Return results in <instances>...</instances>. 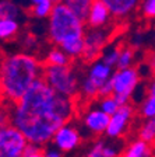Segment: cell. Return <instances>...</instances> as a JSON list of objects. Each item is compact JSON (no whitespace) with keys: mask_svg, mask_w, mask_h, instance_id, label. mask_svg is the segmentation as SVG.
<instances>
[{"mask_svg":"<svg viewBox=\"0 0 155 157\" xmlns=\"http://www.w3.org/2000/svg\"><path fill=\"white\" fill-rule=\"evenodd\" d=\"M74 112L73 100L60 95L43 80L38 78L11 112V122L25 136L28 143L42 146L68 122Z\"/></svg>","mask_w":155,"mask_h":157,"instance_id":"obj_1","label":"cell"},{"mask_svg":"<svg viewBox=\"0 0 155 157\" xmlns=\"http://www.w3.org/2000/svg\"><path fill=\"white\" fill-rule=\"evenodd\" d=\"M42 73L43 67L35 56L27 53L6 56L0 63V93L7 101L17 104Z\"/></svg>","mask_w":155,"mask_h":157,"instance_id":"obj_2","label":"cell"},{"mask_svg":"<svg viewBox=\"0 0 155 157\" xmlns=\"http://www.w3.org/2000/svg\"><path fill=\"white\" fill-rule=\"evenodd\" d=\"M85 34V23L78 18L63 3L55 4L48 23V35L52 44L61 46L71 39L83 38Z\"/></svg>","mask_w":155,"mask_h":157,"instance_id":"obj_3","label":"cell"},{"mask_svg":"<svg viewBox=\"0 0 155 157\" xmlns=\"http://www.w3.org/2000/svg\"><path fill=\"white\" fill-rule=\"evenodd\" d=\"M42 78L57 94L74 97L78 90V80L70 66H45Z\"/></svg>","mask_w":155,"mask_h":157,"instance_id":"obj_4","label":"cell"},{"mask_svg":"<svg viewBox=\"0 0 155 157\" xmlns=\"http://www.w3.org/2000/svg\"><path fill=\"white\" fill-rule=\"evenodd\" d=\"M113 82V95L119 107L129 105L133 93L137 90L140 83V73L136 67L117 69L112 75Z\"/></svg>","mask_w":155,"mask_h":157,"instance_id":"obj_5","label":"cell"},{"mask_svg":"<svg viewBox=\"0 0 155 157\" xmlns=\"http://www.w3.org/2000/svg\"><path fill=\"white\" fill-rule=\"evenodd\" d=\"M28 140L13 125L0 129V157H23Z\"/></svg>","mask_w":155,"mask_h":157,"instance_id":"obj_6","label":"cell"},{"mask_svg":"<svg viewBox=\"0 0 155 157\" xmlns=\"http://www.w3.org/2000/svg\"><path fill=\"white\" fill-rule=\"evenodd\" d=\"M109 28H90L84 34V52L81 58L88 63L98 60V56L103 52V48L109 39Z\"/></svg>","mask_w":155,"mask_h":157,"instance_id":"obj_7","label":"cell"},{"mask_svg":"<svg viewBox=\"0 0 155 157\" xmlns=\"http://www.w3.org/2000/svg\"><path fill=\"white\" fill-rule=\"evenodd\" d=\"M52 142L55 144V149H57L59 151H63V153H67V151L74 150L80 144L81 135L76 126L66 124L55 133Z\"/></svg>","mask_w":155,"mask_h":157,"instance_id":"obj_8","label":"cell"},{"mask_svg":"<svg viewBox=\"0 0 155 157\" xmlns=\"http://www.w3.org/2000/svg\"><path fill=\"white\" fill-rule=\"evenodd\" d=\"M133 112H134V109L130 104L119 107L116 114H113L110 117L109 125H108V129L105 133L109 137H120L126 132L127 126L130 124V119L133 117Z\"/></svg>","mask_w":155,"mask_h":157,"instance_id":"obj_9","label":"cell"},{"mask_svg":"<svg viewBox=\"0 0 155 157\" xmlns=\"http://www.w3.org/2000/svg\"><path fill=\"white\" fill-rule=\"evenodd\" d=\"M110 117L102 112L99 108H92L85 112L84 118H83V124L90 132L95 135H101L103 132H106L108 125H109Z\"/></svg>","mask_w":155,"mask_h":157,"instance_id":"obj_10","label":"cell"},{"mask_svg":"<svg viewBox=\"0 0 155 157\" xmlns=\"http://www.w3.org/2000/svg\"><path fill=\"white\" fill-rule=\"evenodd\" d=\"M110 18V11L101 0H94L92 7L90 10L87 18V24L90 28H103L106 27Z\"/></svg>","mask_w":155,"mask_h":157,"instance_id":"obj_11","label":"cell"},{"mask_svg":"<svg viewBox=\"0 0 155 157\" xmlns=\"http://www.w3.org/2000/svg\"><path fill=\"white\" fill-rule=\"evenodd\" d=\"M101 2L109 9L110 16L116 18L127 17L140 4V0H101Z\"/></svg>","mask_w":155,"mask_h":157,"instance_id":"obj_12","label":"cell"},{"mask_svg":"<svg viewBox=\"0 0 155 157\" xmlns=\"http://www.w3.org/2000/svg\"><path fill=\"white\" fill-rule=\"evenodd\" d=\"M112 75H113V73H112V67L106 66L99 59V60H97V62H94L92 65H91L90 70H88L87 77L90 78L91 82L94 83L98 88H101L110 77H112Z\"/></svg>","mask_w":155,"mask_h":157,"instance_id":"obj_13","label":"cell"},{"mask_svg":"<svg viewBox=\"0 0 155 157\" xmlns=\"http://www.w3.org/2000/svg\"><path fill=\"white\" fill-rule=\"evenodd\" d=\"M61 3L65 4L68 10H71L78 18H81L84 23H87L88 14L92 7L94 0H61Z\"/></svg>","mask_w":155,"mask_h":157,"instance_id":"obj_14","label":"cell"},{"mask_svg":"<svg viewBox=\"0 0 155 157\" xmlns=\"http://www.w3.org/2000/svg\"><path fill=\"white\" fill-rule=\"evenodd\" d=\"M152 156V149L148 143L144 140H137L131 142L127 146V149L122 153V157H151Z\"/></svg>","mask_w":155,"mask_h":157,"instance_id":"obj_15","label":"cell"},{"mask_svg":"<svg viewBox=\"0 0 155 157\" xmlns=\"http://www.w3.org/2000/svg\"><path fill=\"white\" fill-rule=\"evenodd\" d=\"M45 66H70V56L61 48L55 46L46 55Z\"/></svg>","mask_w":155,"mask_h":157,"instance_id":"obj_16","label":"cell"},{"mask_svg":"<svg viewBox=\"0 0 155 157\" xmlns=\"http://www.w3.org/2000/svg\"><path fill=\"white\" fill-rule=\"evenodd\" d=\"M85 157H119V153L115 147L106 146L102 140H99L88 150Z\"/></svg>","mask_w":155,"mask_h":157,"instance_id":"obj_17","label":"cell"},{"mask_svg":"<svg viewBox=\"0 0 155 157\" xmlns=\"http://www.w3.org/2000/svg\"><path fill=\"white\" fill-rule=\"evenodd\" d=\"M20 25L17 20H0V39L7 41L18 34Z\"/></svg>","mask_w":155,"mask_h":157,"instance_id":"obj_18","label":"cell"},{"mask_svg":"<svg viewBox=\"0 0 155 157\" xmlns=\"http://www.w3.org/2000/svg\"><path fill=\"white\" fill-rule=\"evenodd\" d=\"M20 16V7L11 0L0 2V20H17Z\"/></svg>","mask_w":155,"mask_h":157,"instance_id":"obj_19","label":"cell"},{"mask_svg":"<svg viewBox=\"0 0 155 157\" xmlns=\"http://www.w3.org/2000/svg\"><path fill=\"white\" fill-rule=\"evenodd\" d=\"M138 139L140 140H144L148 144H151L155 142V118L147 119L146 124L140 128Z\"/></svg>","mask_w":155,"mask_h":157,"instance_id":"obj_20","label":"cell"},{"mask_svg":"<svg viewBox=\"0 0 155 157\" xmlns=\"http://www.w3.org/2000/svg\"><path fill=\"white\" fill-rule=\"evenodd\" d=\"M120 51H122V48H119V46H110V48H108L106 51L102 53L101 60H102L106 66H109V67L117 66V60H119V56H120Z\"/></svg>","mask_w":155,"mask_h":157,"instance_id":"obj_21","label":"cell"},{"mask_svg":"<svg viewBox=\"0 0 155 157\" xmlns=\"http://www.w3.org/2000/svg\"><path fill=\"white\" fill-rule=\"evenodd\" d=\"M53 7H55V3L52 0H45L32 7V14L36 18H46V17H50Z\"/></svg>","mask_w":155,"mask_h":157,"instance_id":"obj_22","label":"cell"},{"mask_svg":"<svg viewBox=\"0 0 155 157\" xmlns=\"http://www.w3.org/2000/svg\"><path fill=\"white\" fill-rule=\"evenodd\" d=\"M133 62H134V49L133 48H122L120 51V56L117 60V69H129L131 67Z\"/></svg>","mask_w":155,"mask_h":157,"instance_id":"obj_23","label":"cell"},{"mask_svg":"<svg viewBox=\"0 0 155 157\" xmlns=\"http://www.w3.org/2000/svg\"><path fill=\"white\" fill-rule=\"evenodd\" d=\"M140 114L146 119L155 118V95H148L140 108Z\"/></svg>","mask_w":155,"mask_h":157,"instance_id":"obj_24","label":"cell"},{"mask_svg":"<svg viewBox=\"0 0 155 157\" xmlns=\"http://www.w3.org/2000/svg\"><path fill=\"white\" fill-rule=\"evenodd\" d=\"M102 112H105L106 115L112 117L113 114H116L119 109V104L116 102V100L113 97H106V98H101L99 107H98Z\"/></svg>","mask_w":155,"mask_h":157,"instance_id":"obj_25","label":"cell"},{"mask_svg":"<svg viewBox=\"0 0 155 157\" xmlns=\"http://www.w3.org/2000/svg\"><path fill=\"white\" fill-rule=\"evenodd\" d=\"M140 6L141 14L146 18H155V0H142Z\"/></svg>","mask_w":155,"mask_h":157,"instance_id":"obj_26","label":"cell"},{"mask_svg":"<svg viewBox=\"0 0 155 157\" xmlns=\"http://www.w3.org/2000/svg\"><path fill=\"white\" fill-rule=\"evenodd\" d=\"M112 95H113V82H112V77H110L109 80H108V82L99 88L98 97L106 98V97H112Z\"/></svg>","mask_w":155,"mask_h":157,"instance_id":"obj_27","label":"cell"},{"mask_svg":"<svg viewBox=\"0 0 155 157\" xmlns=\"http://www.w3.org/2000/svg\"><path fill=\"white\" fill-rule=\"evenodd\" d=\"M43 157H61V151H59L57 149H49L43 153Z\"/></svg>","mask_w":155,"mask_h":157,"instance_id":"obj_28","label":"cell"},{"mask_svg":"<svg viewBox=\"0 0 155 157\" xmlns=\"http://www.w3.org/2000/svg\"><path fill=\"white\" fill-rule=\"evenodd\" d=\"M7 121H9V115H7L4 111H2V109H0V129H2V128H4V126H7V125H6Z\"/></svg>","mask_w":155,"mask_h":157,"instance_id":"obj_29","label":"cell"},{"mask_svg":"<svg viewBox=\"0 0 155 157\" xmlns=\"http://www.w3.org/2000/svg\"><path fill=\"white\" fill-rule=\"evenodd\" d=\"M25 46H28V48H32L34 45H35V38H34L32 35H28L27 36V41H25Z\"/></svg>","mask_w":155,"mask_h":157,"instance_id":"obj_30","label":"cell"},{"mask_svg":"<svg viewBox=\"0 0 155 157\" xmlns=\"http://www.w3.org/2000/svg\"><path fill=\"white\" fill-rule=\"evenodd\" d=\"M148 94L155 95V77H154V80L151 82V84H149V87H148Z\"/></svg>","mask_w":155,"mask_h":157,"instance_id":"obj_31","label":"cell"},{"mask_svg":"<svg viewBox=\"0 0 155 157\" xmlns=\"http://www.w3.org/2000/svg\"><path fill=\"white\" fill-rule=\"evenodd\" d=\"M149 67H151L152 70H155V53H152V55L149 56Z\"/></svg>","mask_w":155,"mask_h":157,"instance_id":"obj_32","label":"cell"},{"mask_svg":"<svg viewBox=\"0 0 155 157\" xmlns=\"http://www.w3.org/2000/svg\"><path fill=\"white\" fill-rule=\"evenodd\" d=\"M42 2H45V0H29V3L32 4V6H36V4L42 3Z\"/></svg>","mask_w":155,"mask_h":157,"instance_id":"obj_33","label":"cell"},{"mask_svg":"<svg viewBox=\"0 0 155 157\" xmlns=\"http://www.w3.org/2000/svg\"><path fill=\"white\" fill-rule=\"evenodd\" d=\"M27 157H43V153H42V151H39V153H36V154H32V156H27Z\"/></svg>","mask_w":155,"mask_h":157,"instance_id":"obj_34","label":"cell"},{"mask_svg":"<svg viewBox=\"0 0 155 157\" xmlns=\"http://www.w3.org/2000/svg\"><path fill=\"white\" fill-rule=\"evenodd\" d=\"M52 2H53V3H55V4H57V3H61V0H52Z\"/></svg>","mask_w":155,"mask_h":157,"instance_id":"obj_35","label":"cell"}]
</instances>
